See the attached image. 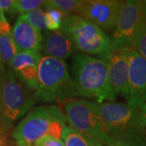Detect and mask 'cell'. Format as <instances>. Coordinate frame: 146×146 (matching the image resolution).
Returning a JSON list of instances; mask_svg holds the SVG:
<instances>
[{"label": "cell", "mask_w": 146, "mask_h": 146, "mask_svg": "<svg viewBox=\"0 0 146 146\" xmlns=\"http://www.w3.org/2000/svg\"><path fill=\"white\" fill-rule=\"evenodd\" d=\"M72 78L78 97L95 100L115 102L116 95L108 80L107 62L84 54H76L72 59Z\"/></svg>", "instance_id": "obj_1"}, {"label": "cell", "mask_w": 146, "mask_h": 146, "mask_svg": "<svg viewBox=\"0 0 146 146\" xmlns=\"http://www.w3.org/2000/svg\"><path fill=\"white\" fill-rule=\"evenodd\" d=\"M33 97L35 103L65 102L78 97L65 61L42 55L37 89Z\"/></svg>", "instance_id": "obj_2"}, {"label": "cell", "mask_w": 146, "mask_h": 146, "mask_svg": "<svg viewBox=\"0 0 146 146\" xmlns=\"http://www.w3.org/2000/svg\"><path fill=\"white\" fill-rule=\"evenodd\" d=\"M65 115L57 106H42L22 119L12 132L16 146H34L46 136L62 139L66 125Z\"/></svg>", "instance_id": "obj_3"}, {"label": "cell", "mask_w": 146, "mask_h": 146, "mask_svg": "<svg viewBox=\"0 0 146 146\" xmlns=\"http://www.w3.org/2000/svg\"><path fill=\"white\" fill-rule=\"evenodd\" d=\"M94 106L103 121L109 141L116 139L146 138V132L141 127L138 110L127 103L115 102H97Z\"/></svg>", "instance_id": "obj_4"}, {"label": "cell", "mask_w": 146, "mask_h": 146, "mask_svg": "<svg viewBox=\"0 0 146 146\" xmlns=\"http://www.w3.org/2000/svg\"><path fill=\"white\" fill-rule=\"evenodd\" d=\"M60 30L72 40L81 54L105 58L112 53L108 34L78 15L66 16Z\"/></svg>", "instance_id": "obj_5"}, {"label": "cell", "mask_w": 146, "mask_h": 146, "mask_svg": "<svg viewBox=\"0 0 146 146\" xmlns=\"http://www.w3.org/2000/svg\"><path fill=\"white\" fill-rule=\"evenodd\" d=\"M34 104L33 95L8 68L0 73V127L3 130L11 129Z\"/></svg>", "instance_id": "obj_6"}, {"label": "cell", "mask_w": 146, "mask_h": 146, "mask_svg": "<svg viewBox=\"0 0 146 146\" xmlns=\"http://www.w3.org/2000/svg\"><path fill=\"white\" fill-rule=\"evenodd\" d=\"M145 21L142 1H123L116 25L108 35L111 43V52L133 51L134 39Z\"/></svg>", "instance_id": "obj_7"}, {"label": "cell", "mask_w": 146, "mask_h": 146, "mask_svg": "<svg viewBox=\"0 0 146 146\" xmlns=\"http://www.w3.org/2000/svg\"><path fill=\"white\" fill-rule=\"evenodd\" d=\"M65 117L69 127L106 144L109 139L103 121L94 106V101L70 100L65 105Z\"/></svg>", "instance_id": "obj_8"}, {"label": "cell", "mask_w": 146, "mask_h": 146, "mask_svg": "<svg viewBox=\"0 0 146 146\" xmlns=\"http://www.w3.org/2000/svg\"><path fill=\"white\" fill-rule=\"evenodd\" d=\"M123 1L84 0L78 16L95 25L106 34L114 30Z\"/></svg>", "instance_id": "obj_9"}, {"label": "cell", "mask_w": 146, "mask_h": 146, "mask_svg": "<svg viewBox=\"0 0 146 146\" xmlns=\"http://www.w3.org/2000/svg\"><path fill=\"white\" fill-rule=\"evenodd\" d=\"M42 57L39 51L18 52L8 68L16 80L33 94L37 89L38 66Z\"/></svg>", "instance_id": "obj_10"}, {"label": "cell", "mask_w": 146, "mask_h": 146, "mask_svg": "<svg viewBox=\"0 0 146 146\" xmlns=\"http://www.w3.org/2000/svg\"><path fill=\"white\" fill-rule=\"evenodd\" d=\"M129 97L127 103L138 110L146 102V59L136 51L128 52Z\"/></svg>", "instance_id": "obj_11"}, {"label": "cell", "mask_w": 146, "mask_h": 146, "mask_svg": "<svg viewBox=\"0 0 146 146\" xmlns=\"http://www.w3.org/2000/svg\"><path fill=\"white\" fill-rule=\"evenodd\" d=\"M108 64V80L116 96L127 101L129 97L128 84V52L111 53L102 58Z\"/></svg>", "instance_id": "obj_12"}, {"label": "cell", "mask_w": 146, "mask_h": 146, "mask_svg": "<svg viewBox=\"0 0 146 146\" xmlns=\"http://www.w3.org/2000/svg\"><path fill=\"white\" fill-rule=\"evenodd\" d=\"M41 51L43 56L63 61L73 57L78 52L72 40L61 30L44 32Z\"/></svg>", "instance_id": "obj_13"}, {"label": "cell", "mask_w": 146, "mask_h": 146, "mask_svg": "<svg viewBox=\"0 0 146 146\" xmlns=\"http://www.w3.org/2000/svg\"><path fill=\"white\" fill-rule=\"evenodd\" d=\"M11 36L18 52L39 51L42 42V31L30 25L19 16L11 29Z\"/></svg>", "instance_id": "obj_14"}, {"label": "cell", "mask_w": 146, "mask_h": 146, "mask_svg": "<svg viewBox=\"0 0 146 146\" xmlns=\"http://www.w3.org/2000/svg\"><path fill=\"white\" fill-rule=\"evenodd\" d=\"M17 53L10 25L6 19L5 14L3 13L0 17V58L6 68H9L11 60Z\"/></svg>", "instance_id": "obj_15"}, {"label": "cell", "mask_w": 146, "mask_h": 146, "mask_svg": "<svg viewBox=\"0 0 146 146\" xmlns=\"http://www.w3.org/2000/svg\"><path fill=\"white\" fill-rule=\"evenodd\" d=\"M62 140L64 146H104L102 141L81 134L69 127L64 128Z\"/></svg>", "instance_id": "obj_16"}, {"label": "cell", "mask_w": 146, "mask_h": 146, "mask_svg": "<svg viewBox=\"0 0 146 146\" xmlns=\"http://www.w3.org/2000/svg\"><path fill=\"white\" fill-rule=\"evenodd\" d=\"M84 0H49L46 1L43 7H52L64 11L68 14L76 13L82 7Z\"/></svg>", "instance_id": "obj_17"}, {"label": "cell", "mask_w": 146, "mask_h": 146, "mask_svg": "<svg viewBox=\"0 0 146 146\" xmlns=\"http://www.w3.org/2000/svg\"><path fill=\"white\" fill-rule=\"evenodd\" d=\"M22 20L26 21L30 25L42 31L47 29V20L46 11L43 8H38L20 16Z\"/></svg>", "instance_id": "obj_18"}, {"label": "cell", "mask_w": 146, "mask_h": 146, "mask_svg": "<svg viewBox=\"0 0 146 146\" xmlns=\"http://www.w3.org/2000/svg\"><path fill=\"white\" fill-rule=\"evenodd\" d=\"M46 13L47 29L49 31H58L61 29L63 21L69 14L52 7H44Z\"/></svg>", "instance_id": "obj_19"}, {"label": "cell", "mask_w": 146, "mask_h": 146, "mask_svg": "<svg viewBox=\"0 0 146 146\" xmlns=\"http://www.w3.org/2000/svg\"><path fill=\"white\" fill-rule=\"evenodd\" d=\"M46 3V1L42 0H14L11 14L23 15L32 11L42 8Z\"/></svg>", "instance_id": "obj_20"}, {"label": "cell", "mask_w": 146, "mask_h": 146, "mask_svg": "<svg viewBox=\"0 0 146 146\" xmlns=\"http://www.w3.org/2000/svg\"><path fill=\"white\" fill-rule=\"evenodd\" d=\"M133 51H136L146 59V21L141 25L136 33L133 43Z\"/></svg>", "instance_id": "obj_21"}, {"label": "cell", "mask_w": 146, "mask_h": 146, "mask_svg": "<svg viewBox=\"0 0 146 146\" xmlns=\"http://www.w3.org/2000/svg\"><path fill=\"white\" fill-rule=\"evenodd\" d=\"M104 146H146V138H131V139H116Z\"/></svg>", "instance_id": "obj_22"}, {"label": "cell", "mask_w": 146, "mask_h": 146, "mask_svg": "<svg viewBox=\"0 0 146 146\" xmlns=\"http://www.w3.org/2000/svg\"><path fill=\"white\" fill-rule=\"evenodd\" d=\"M34 146H64L62 139L52 136H46L36 141Z\"/></svg>", "instance_id": "obj_23"}, {"label": "cell", "mask_w": 146, "mask_h": 146, "mask_svg": "<svg viewBox=\"0 0 146 146\" xmlns=\"http://www.w3.org/2000/svg\"><path fill=\"white\" fill-rule=\"evenodd\" d=\"M138 117L141 127L146 132V102L138 109Z\"/></svg>", "instance_id": "obj_24"}, {"label": "cell", "mask_w": 146, "mask_h": 146, "mask_svg": "<svg viewBox=\"0 0 146 146\" xmlns=\"http://www.w3.org/2000/svg\"><path fill=\"white\" fill-rule=\"evenodd\" d=\"M14 0H0V10L11 13Z\"/></svg>", "instance_id": "obj_25"}, {"label": "cell", "mask_w": 146, "mask_h": 146, "mask_svg": "<svg viewBox=\"0 0 146 146\" xmlns=\"http://www.w3.org/2000/svg\"><path fill=\"white\" fill-rule=\"evenodd\" d=\"M142 7H143V13H144V16H145V20L146 21V0L142 1Z\"/></svg>", "instance_id": "obj_26"}, {"label": "cell", "mask_w": 146, "mask_h": 146, "mask_svg": "<svg viewBox=\"0 0 146 146\" xmlns=\"http://www.w3.org/2000/svg\"><path fill=\"white\" fill-rule=\"evenodd\" d=\"M5 68H6L5 66L3 65V63L2 60H1V58H0V73L2 72Z\"/></svg>", "instance_id": "obj_27"}, {"label": "cell", "mask_w": 146, "mask_h": 146, "mask_svg": "<svg viewBox=\"0 0 146 146\" xmlns=\"http://www.w3.org/2000/svg\"><path fill=\"white\" fill-rule=\"evenodd\" d=\"M3 13H4V12H3V11L0 10V17H1V16H2V14H3Z\"/></svg>", "instance_id": "obj_28"}, {"label": "cell", "mask_w": 146, "mask_h": 146, "mask_svg": "<svg viewBox=\"0 0 146 146\" xmlns=\"http://www.w3.org/2000/svg\"><path fill=\"white\" fill-rule=\"evenodd\" d=\"M1 144H2V141H1V138H0V146H1Z\"/></svg>", "instance_id": "obj_29"}]
</instances>
